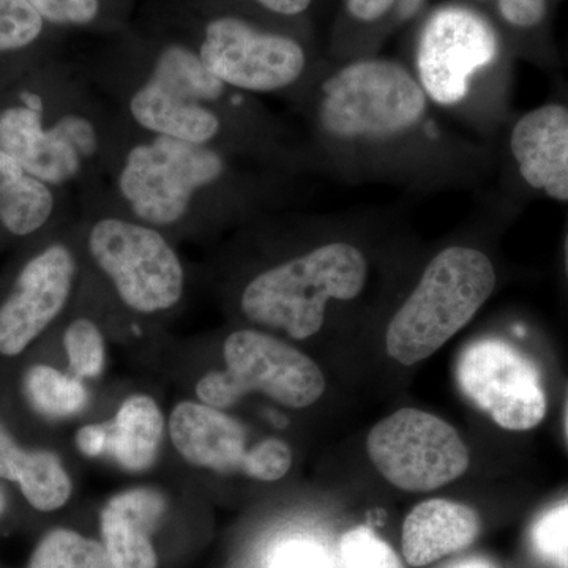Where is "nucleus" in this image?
Returning a JSON list of instances; mask_svg holds the SVG:
<instances>
[{
	"label": "nucleus",
	"mask_w": 568,
	"mask_h": 568,
	"mask_svg": "<svg viewBox=\"0 0 568 568\" xmlns=\"http://www.w3.org/2000/svg\"><path fill=\"white\" fill-rule=\"evenodd\" d=\"M125 123V122H123ZM237 153L171 140L123 126L121 141L100 181L97 203L156 227L175 241L215 230L242 209Z\"/></svg>",
	"instance_id": "f257e3e1"
},
{
	"label": "nucleus",
	"mask_w": 568,
	"mask_h": 568,
	"mask_svg": "<svg viewBox=\"0 0 568 568\" xmlns=\"http://www.w3.org/2000/svg\"><path fill=\"white\" fill-rule=\"evenodd\" d=\"M111 91L122 121L138 132L237 155L248 144L250 95L213 77L193 44L168 41Z\"/></svg>",
	"instance_id": "f03ea898"
},
{
	"label": "nucleus",
	"mask_w": 568,
	"mask_h": 568,
	"mask_svg": "<svg viewBox=\"0 0 568 568\" xmlns=\"http://www.w3.org/2000/svg\"><path fill=\"white\" fill-rule=\"evenodd\" d=\"M368 278L365 254L347 242H327L253 275L239 291L248 323L290 338H312L331 302L354 301Z\"/></svg>",
	"instance_id": "7ed1b4c3"
},
{
	"label": "nucleus",
	"mask_w": 568,
	"mask_h": 568,
	"mask_svg": "<svg viewBox=\"0 0 568 568\" xmlns=\"http://www.w3.org/2000/svg\"><path fill=\"white\" fill-rule=\"evenodd\" d=\"M82 246L130 315H170L185 298L189 272L173 239L156 227L95 201L84 219Z\"/></svg>",
	"instance_id": "20e7f679"
},
{
	"label": "nucleus",
	"mask_w": 568,
	"mask_h": 568,
	"mask_svg": "<svg viewBox=\"0 0 568 568\" xmlns=\"http://www.w3.org/2000/svg\"><path fill=\"white\" fill-rule=\"evenodd\" d=\"M428 102L416 74L403 63L365 55L321 82L316 126L335 144H384L417 130Z\"/></svg>",
	"instance_id": "39448f33"
},
{
	"label": "nucleus",
	"mask_w": 568,
	"mask_h": 568,
	"mask_svg": "<svg viewBox=\"0 0 568 568\" xmlns=\"http://www.w3.org/2000/svg\"><path fill=\"white\" fill-rule=\"evenodd\" d=\"M495 286V265L480 250L448 246L437 253L388 324V355L403 365L428 358L473 321Z\"/></svg>",
	"instance_id": "423d86ee"
},
{
	"label": "nucleus",
	"mask_w": 568,
	"mask_h": 568,
	"mask_svg": "<svg viewBox=\"0 0 568 568\" xmlns=\"http://www.w3.org/2000/svg\"><path fill=\"white\" fill-rule=\"evenodd\" d=\"M224 368L211 369L194 386L197 402L230 409L244 396L263 394L290 409L320 402L325 377L297 347L257 328H237L224 338Z\"/></svg>",
	"instance_id": "0eeeda50"
},
{
	"label": "nucleus",
	"mask_w": 568,
	"mask_h": 568,
	"mask_svg": "<svg viewBox=\"0 0 568 568\" xmlns=\"http://www.w3.org/2000/svg\"><path fill=\"white\" fill-rule=\"evenodd\" d=\"M506 39L484 11L465 0L429 10L416 37V77L429 102L455 106L465 102L481 71L510 54Z\"/></svg>",
	"instance_id": "6e6552de"
},
{
	"label": "nucleus",
	"mask_w": 568,
	"mask_h": 568,
	"mask_svg": "<svg viewBox=\"0 0 568 568\" xmlns=\"http://www.w3.org/2000/svg\"><path fill=\"white\" fill-rule=\"evenodd\" d=\"M194 48L213 77L245 95L287 91L308 70V52L301 40L239 14L207 20Z\"/></svg>",
	"instance_id": "1a4fd4ad"
},
{
	"label": "nucleus",
	"mask_w": 568,
	"mask_h": 568,
	"mask_svg": "<svg viewBox=\"0 0 568 568\" xmlns=\"http://www.w3.org/2000/svg\"><path fill=\"white\" fill-rule=\"evenodd\" d=\"M366 447L383 477L405 491L446 487L469 467V450L457 429L418 409H402L381 420Z\"/></svg>",
	"instance_id": "9d476101"
},
{
	"label": "nucleus",
	"mask_w": 568,
	"mask_h": 568,
	"mask_svg": "<svg viewBox=\"0 0 568 568\" xmlns=\"http://www.w3.org/2000/svg\"><path fill=\"white\" fill-rule=\"evenodd\" d=\"M457 384L470 405L508 432L536 428L547 414L540 372L504 339L470 343L458 357Z\"/></svg>",
	"instance_id": "9b49d317"
},
{
	"label": "nucleus",
	"mask_w": 568,
	"mask_h": 568,
	"mask_svg": "<svg viewBox=\"0 0 568 568\" xmlns=\"http://www.w3.org/2000/svg\"><path fill=\"white\" fill-rule=\"evenodd\" d=\"M80 278V260L70 245L54 242L31 257L0 304V354L14 357L70 304Z\"/></svg>",
	"instance_id": "f8f14e48"
},
{
	"label": "nucleus",
	"mask_w": 568,
	"mask_h": 568,
	"mask_svg": "<svg viewBox=\"0 0 568 568\" xmlns=\"http://www.w3.org/2000/svg\"><path fill=\"white\" fill-rule=\"evenodd\" d=\"M508 153L526 189L568 203V85L519 115L508 133Z\"/></svg>",
	"instance_id": "ddd939ff"
},
{
	"label": "nucleus",
	"mask_w": 568,
	"mask_h": 568,
	"mask_svg": "<svg viewBox=\"0 0 568 568\" xmlns=\"http://www.w3.org/2000/svg\"><path fill=\"white\" fill-rule=\"evenodd\" d=\"M166 433L186 465L209 473H241L248 454L245 426L226 410L197 399L174 405L166 420Z\"/></svg>",
	"instance_id": "4468645a"
},
{
	"label": "nucleus",
	"mask_w": 568,
	"mask_h": 568,
	"mask_svg": "<svg viewBox=\"0 0 568 568\" xmlns=\"http://www.w3.org/2000/svg\"><path fill=\"white\" fill-rule=\"evenodd\" d=\"M166 511L162 493L133 488L108 500L100 514L103 545L118 568H159L151 532Z\"/></svg>",
	"instance_id": "2eb2a0df"
},
{
	"label": "nucleus",
	"mask_w": 568,
	"mask_h": 568,
	"mask_svg": "<svg viewBox=\"0 0 568 568\" xmlns=\"http://www.w3.org/2000/svg\"><path fill=\"white\" fill-rule=\"evenodd\" d=\"M480 528L474 508L447 499L425 500L403 523V555L409 566H429L470 547Z\"/></svg>",
	"instance_id": "dca6fc26"
},
{
	"label": "nucleus",
	"mask_w": 568,
	"mask_h": 568,
	"mask_svg": "<svg viewBox=\"0 0 568 568\" xmlns=\"http://www.w3.org/2000/svg\"><path fill=\"white\" fill-rule=\"evenodd\" d=\"M495 22L515 54L545 67H556L558 50L552 43V13L559 0H465Z\"/></svg>",
	"instance_id": "f3484780"
},
{
	"label": "nucleus",
	"mask_w": 568,
	"mask_h": 568,
	"mask_svg": "<svg viewBox=\"0 0 568 568\" xmlns=\"http://www.w3.org/2000/svg\"><path fill=\"white\" fill-rule=\"evenodd\" d=\"M166 417L152 395L126 396L111 420V457L125 473L141 474L159 458Z\"/></svg>",
	"instance_id": "a211bd4d"
},
{
	"label": "nucleus",
	"mask_w": 568,
	"mask_h": 568,
	"mask_svg": "<svg viewBox=\"0 0 568 568\" xmlns=\"http://www.w3.org/2000/svg\"><path fill=\"white\" fill-rule=\"evenodd\" d=\"M54 212L52 186L0 149V224L11 235L26 237L47 226Z\"/></svg>",
	"instance_id": "6ab92c4d"
},
{
	"label": "nucleus",
	"mask_w": 568,
	"mask_h": 568,
	"mask_svg": "<svg viewBox=\"0 0 568 568\" xmlns=\"http://www.w3.org/2000/svg\"><path fill=\"white\" fill-rule=\"evenodd\" d=\"M26 394L41 416L50 418L78 416L89 405L84 381L50 365H37L29 369Z\"/></svg>",
	"instance_id": "aec40b11"
},
{
	"label": "nucleus",
	"mask_w": 568,
	"mask_h": 568,
	"mask_svg": "<svg viewBox=\"0 0 568 568\" xmlns=\"http://www.w3.org/2000/svg\"><path fill=\"white\" fill-rule=\"evenodd\" d=\"M18 485L39 511L59 510L73 495V481L61 458L47 450L29 452Z\"/></svg>",
	"instance_id": "412c9836"
},
{
	"label": "nucleus",
	"mask_w": 568,
	"mask_h": 568,
	"mask_svg": "<svg viewBox=\"0 0 568 568\" xmlns=\"http://www.w3.org/2000/svg\"><path fill=\"white\" fill-rule=\"evenodd\" d=\"M29 568H118L103 541L77 530L54 529L41 538Z\"/></svg>",
	"instance_id": "4be33fe9"
},
{
	"label": "nucleus",
	"mask_w": 568,
	"mask_h": 568,
	"mask_svg": "<svg viewBox=\"0 0 568 568\" xmlns=\"http://www.w3.org/2000/svg\"><path fill=\"white\" fill-rule=\"evenodd\" d=\"M69 373L81 381H95L106 368V338L93 317H74L63 334Z\"/></svg>",
	"instance_id": "5701e85b"
},
{
	"label": "nucleus",
	"mask_w": 568,
	"mask_h": 568,
	"mask_svg": "<svg viewBox=\"0 0 568 568\" xmlns=\"http://www.w3.org/2000/svg\"><path fill=\"white\" fill-rule=\"evenodd\" d=\"M529 538L538 559L552 568H568V499L541 511Z\"/></svg>",
	"instance_id": "b1692460"
},
{
	"label": "nucleus",
	"mask_w": 568,
	"mask_h": 568,
	"mask_svg": "<svg viewBox=\"0 0 568 568\" xmlns=\"http://www.w3.org/2000/svg\"><path fill=\"white\" fill-rule=\"evenodd\" d=\"M425 0H343V18L358 32H379L416 17Z\"/></svg>",
	"instance_id": "393cba45"
},
{
	"label": "nucleus",
	"mask_w": 568,
	"mask_h": 568,
	"mask_svg": "<svg viewBox=\"0 0 568 568\" xmlns=\"http://www.w3.org/2000/svg\"><path fill=\"white\" fill-rule=\"evenodd\" d=\"M339 568H403L394 548L375 530L358 526L347 530L338 545Z\"/></svg>",
	"instance_id": "a878e982"
},
{
	"label": "nucleus",
	"mask_w": 568,
	"mask_h": 568,
	"mask_svg": "<svg viewBox=\"0 0 568 568\" xmlns=\"http://www.w3.org/2000/svg\"><path fill=\"white\" fill-rule=\"evenodd\" d=\"M43 29V18L28 2L0 0V54L31 47Z\"/></svg>",
	"instance_id": "bb28decb"
},
{
	"label": "nucleus",
	"mask_w": 568,
	"mask_h": 568,
	"mask_svg": "<svg viewBox=\"0 0 568 568\" xmlns=\"http://www.w3.org/2000/svg\"><path fill=\"white\" fill-rule=\"evenodd\" d=\"M293 466V450L278 437L261 440L248 450L242 466L244 476L257 481L282 480Z\"/></svg>",
	"instance_id": "cd10ccee"
},
{
	"label": "nucleus",
	"mask_w": 568,
	"mask_h": 568,
	"mask_svg": "<svg viewBox=\"0 0 568 568\" xmlns=\"http://www.w3.org/2000/svg\"><path fill=\"white\" fill-rule=\"evenodd\" d=\"M44 22L71 28H88L99 21L102 0H24Z\"/></svg>",
	"instance_id": "c85d7f7f"
},
{
	"label": "nucleus",
	"mask_w": 568,
	"mask_h": 568,
	"mask_svg": "<svg viewBox=\"0 0 568 568\" xmlns=\"http://www.w3.org/2000/svg\"><path fill=\"white\" fill-rule=\"evenodd\" d=\"M268 568H334L327 551L305 538L284 541L272 552Z\"/></svg>",
	"instance_id": "c756f323"
},
{
	"label": "nucleus",
	"mask_w": 568,
	"mask_h": 568,
	"mask_svg": "<svg viewBox=\"0 0 568 568\" xmlns=\"http://www.w3.org/2000/svg\"><path fill=\"white\" fill-rule=\"evenodd\" d=\"M74 446L82 457L102 458L111 454V422L81 426L74 435Z\"/></svg>",
	"instance_id": "7c9ffc66"
},
{
	"label": "nucleus",
	"mask_w": 568,
	"mask_h": 568,
	"mask_svg": "<svg viewBox=\"0 0 568 568\" xmlns=\"http://www.w3.org/2000/svg\"><path fill=\"white\" fill-rule=\"evenodd\" d=\"M28 455L29 452L18 446L17 440L0 425V478L18 484Z\"/></svg>",
	"instance_id": "2f4dec72"
},
{
	"label": "nucleus",
	"mask_w": 568,
	"mask_h": 568,
	"mask_svg": "<svg viewBox=\"0 0 568 568\" xmlns=\"http://www.w3.org/2000/svg\"><path fill=\"white\" fill-rule=\"evenodd\" d=\"M280 20H295L312 9L315 0H244Z\"/></svg>",
	"instance_id": "473e14b6"
},
{
	"label": "nucleus",
	"mask_w": 568,
	"mask_h": 568,
	"mask_svg": "<svg viewBox=\"0 0 568 568\" xmlns=\"http://www.w3.org/2000/svg\"><path fill=\"white\" fill-rule=\"evenodd\" d=\"M444 568H499L493 560L480 558V556H470V558H462L447 564Z\"/></svg>",
	"instance_id": "72a5a7b5"
},
{
	"label": "nucleus",
	"mask_w": 568,
	"mask_h": 568,
	"mask_svg": "<svg viewBox=\"0 0 568 568\" xmlns=\"http://www.w3.org/2000/svg\"><path fill=\"white\" fill-rule=\"evenodd\" d=\"M564 271H566L568 282V226L566 231V237H564Z\"/></svg>",
	"instance_id": "f704fd0d"
},
{
	"label": "nucleus",
	"mask_w": 568,
	"mask_h": 568,
	"mask_svg": "<svg viewBox=\"0 0 568 568\" xmlns=\"http://www.w3.org/2000/svg\"><path fill=\"white\" fill-rule=\"evenodd\" d=\"M7 507V499L6 495H3V489L0 487V515L3 514V510H6Z\"/></svg>",
	"instance_id": "c9c22d12"
},
{
	"label": "nucleus",
	"mask_w": 568,
	"mask_h": 568,
	"mask_svg": "<svg viewBox=\"0 0 568 568\" xmlns=\"http://www.w3.org/2000/svg\"><path fill=\"white\" fill-rule=\"evenodd\" d=\"M566 436L568 440V399H567V409H566Z\"/></svg>",
	"instance_id": "e433bc0d"
}]
</instances>
